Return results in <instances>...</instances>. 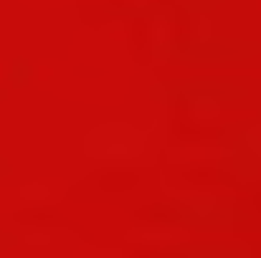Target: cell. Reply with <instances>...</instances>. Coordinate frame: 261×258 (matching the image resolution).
I'll return each mask as SVG.
<instances>
[{"label":"cell","mask_w":261,"mask_h":258,"mask_svg":"<svg viewBox=\"0 0 261 258\" xmlns=\"http://www.w3.org/2000/svg\"><path fill=\"white\" fill-rule=\"evenodd\" d=\"M137 182V177L132 172H112V175H104L101 180V187L104 190H127Z\"/></svg>","instance_id":"1"}]
</instances>
